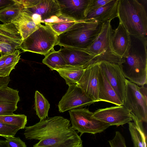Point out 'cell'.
Wrapping results in <instances>:
<instances>
[{
    "mask_svg": "<svg viewBox=\"0 0 147 147\" xmlns=\"http://www.w3.org/2000/svg\"><path fill=\"white\" fill-rule=\"evenodd\" d=\"M24 134L28 140H38L33 147H82V141L70 121L55 116L26 126Z\"/></svg>",
    "mask_w": 147,
    "mask_h": 147,
    "instance_id": "1",
    "label": "cell"
},
{
    "mask_svg": "<svg viewBox=\"0 0 147 147\" xmlns=\"http://www.w3.org/2000/svg\"><path fill=\"white\" fill-rule=\"evenodd\" d=\"M131 37L128 56L123 58L124 61L119 66L125 78L137 85L144 86L147 83V38Z\"/></svg>",
    "mask_w": 147,
    "mask_h": 147,
    "instance_id": "2",
    "label": "cell"
},
{
    "mask_svg": "<svg viewBox=\"0 0 147 147\" xmlns=\"http://www.w3.org/2000/svg\"><path fill=\"white\" fill-rule=\"evenodd\" d=\"M103 24L93 19L76 22L58 36L57 45L83 49L91 45L98 35Z\"/></svg>",
    "mask_w": 147,
    "mask_h": 147,
    "instance_id": "3",
    "label": "cell"
},
{
    "mask_svg": "<svg viewBox=\"0 0 147 147\" xmlns=\"http://www.w3.org/2000/svg\"><path fill=\"white\" fill-rule=\"evenodd\" d=\"M117 17L131 36L147 38L146 11L138 1L119 0Z\"/></svg>",
    "mask_w": 147,
    "mask_h": 147,
    "instance_id": "4",
    "label": "cell"
},
{
    "mask_svg": "<svg viewBox=\"0 0 147 147\" xmlns=\"http://www.w3.org/2000/svg\"><path fill=\"white\" fill-rule=\"evenodd\" d=\"M113 30L111 22L103 24L100 32L93 43L82 49L94 57L88 63V66L103 61L119 65L124 62L123 58L117 55L112 47L111 39Z\"/></svg>",
    "mask_w": 147,
    "mask_h": 147,
    "instance_id": "5",
    "label": "cell"
},
{
    "mask_svg": "<svg viewBox=\"0 0 147 147\" xmlns=\"http://www.w3.org/2000/svg\"><path fill=\"white\" fill-rule=\"evenodd\" d=\"M58 36L48 25H41L35 31L23 40L19 49L45 56L57 45Z\"/></svg>",
    "mask_w": 147,
    "mask_h": 147,
    "instance_id": "6",
    "label": "cell"
},
{
    "mask_svg": "<svg viewBox=\"0 0 147 147\" xmlns=\"http://www.w3.org/2000/svg\"><path fill=\"white\" fill-rule=\"evenodd\" d=\"M71 126L80 133L95 134L100 133L110 125L93 117V112L88 109L81 108L74 109L69 111Z\"/></svg>",
    "mask_w": 147,
    "mask_h": 147,
    "instance_id": "7",
    "label": "cell"
},
{
    "mask_svg": "<svg viewBox=\"0 0 147 147\" xmlns=\"http://www.w3.org/2000/svg\"><path fill=\"white\" fill-rule=\"evenodd\" d=\"M125 97L123 104L130 112L132 118L140 122L147 121V97L141 92L139 87L126 79Z\"/></svg>",
    "mask_w": 147,
    "mask_h": 147,
    "instance_id": "8",
    "label": "cell"
},
{
    "mask_svg": "<svg viewBox=\"0 0 147 147\" xmlns=\"http://www.w3.org/2000/svg\"><path fill=\"white\" fill-rule=\"evenodd\" d=\"M22 11L37 24L45 25L57 21L60 16L57 0H40L35 5L24 8Z\"/></svg>",
    "mask_w": 147,
    "mask_h": 147,
    "instance_id": "9",
    "label": "cell"
},
{
    "mask_svg": "<svg viewBox=\"0 0 147 147\" xmlns=\"http://www.w3.org/2000/svg\"><path fill=\"white\" fill-rule=\"evenodd\" d=\"M96 102L89 98L77 84L69 85L68 88L58 105L59 111L63 113L83 108Z\"/></svg>",
    "mask_w": 147,
    "mask_h": 147,
    "instance_id": "10",
    "label": "cell"
},
{
    "mask_svg": "<svg viewBox=\"0 0 147 147\" xmlns=\"http://www.w3.org/2000/svg\"><path fill=\"white\" fill-rule=\"evenodd\" d=\"M23 40L17 26L13 23L0 24L1 56L12 53L19 49Z\"/></svg>",
    "mask_w": 147,
    "mask_h": 147,
    "instance_id": "11",
    "label": "cell"
},
{
    "mask_svg": "<svg viewBox=\"0 0 147 147\" xmlns=\"http://www.w3.org/2000/svg\"><path fill=\"white\" fill-rule=\"evenodd\" d=\"M92 116L110 126L122 125L132 120L130 111L123 105L98 109Z\"/></svg>",
    "mask_w": 147,
    "mask_h": 147,
    "instance_id": "12",
    "label": "cell"
},
{
    "mask_svg": "<svg viewBox=\"0 0 147 147\" xmlns=\"http://www.w3.org/2000/svg\"><path fill=\"white\" fill-rule=\"evenodd\" d=\"M99 65L123 105L125 97L126 79L119 65L104 61L99 63Z\"/></svg>",
    "mask_w": 147,
    "mask_h": 147,
    "instance_id": "13",
    "label": "cell"
},
{
    "mask_svg": "<svg viewBox=\"0 0 147 147\" xmlns=\"http://www.w3.org/2000/svg\"><path fill=\"white\" fill-rule=\"evenodd\" d=\"M99 68V63L89 65L84 69L77 84L89 98L96 102H98Z\"/></svg>",
    "mask_w": 147,
    "mask_h": 147,
    "instance_id": "14",
    "label": "cell"
},
{
    "mask_svg": "<svg viewBox=\"0 0 147 147\" xmlns=\"http://www.w3.org/2000/svg\"><path fill=\"white\" fill-rule=\"evenodd\" d=\"M60 15L80 22L84 20L89 0H57Z\"/></svg>",
    "mask_w": 147,
    "mask_h": 147,
    "instance_id": "15",
    "label": "cell"
},
{
    "mask_svg": "<svg viewBox=\"0 0 147 147\" xmlns=\"http://www.w3.org/2000/svg\"><path fill=\"white\" fill-rule=\"evenodd\" d=\"M111 42L113 50L117 55L122 58L128 56L131 44V36L120 22L117 28L113 30Z\"/></svg>",
    "mask_w": 147,
    "mask_h": 147,
    "instance_id": "16",
    "label": "cell"
},
{
    "mask_svg": "<svg viewBox=\"0 0 147 147\" xmlns=\"http://www.w3.org/2000/svg\"><path fill=\"white\" fill-rule=\"evenodd\" d=\"M64 59L67 65L83 67L84 69L88 64L94 57L83 50L63 47L58 51Z\"/></svg>",
    "mask_w": 147,
    "mask_h": 147,
    "instance_id": "17",
    "label": "cell"
},
{
    "mask_svg": "<svg viewBox=\"0 0 147 147\" xmlns=\"http://www.w3.org/2000/svg\"><path fill=\"white\" fill-rule=\"evenodd\" d=\"M19 91L7 86L0 89V115H13L20 100Z\"/></svg>",
    "mask_w": 147,
    "mask_h": 147,
    "instance_id": "18",
    "label": "cell"
},
{
    "mask_svg": "<svg viewBox=\"0 0 147 147\" xmlns=\"http://www.w3.org/2000/svg\"><path fill=\"white\" fill-rule=\"evenodd\" d=\"M119 0H111L97 9L90 12L85 16V20L93 19L103 24L118 17Z\"/></svg>",
    "mask_w": 147,
    "mask_h": 147,
    "instance_id": "19",
    "label": "cell"
},
{
    "mask_svg": "<svg viewBox=\"0 0 147 147\" xmlns=\"http://www.w3.org/2000/svg\"><path fill=\"white\" fill-rule=\"evenodd\" d=\"M98 80V102L103 101L111 103L117 106L122 105V103L99 66Z\"/></svg>",
    "mask_w": 147,
    "mask_h": 147,
    "instance_id": "20",
    "label": "cell"
},
{
    "mask_svg": "<svg viewBox=\"0 0 147 147\" xmlns=\"http://www.w3.org/2000/svg\"><path fill=\"white\" fill-rule=\"evenodd\" d=\"M11 23L17 26L23 40L36 30L42 25L36 24L22 10L19 16Z\"/></svg>",
    "mask_w": 147,
    "mask_h": 147,
    "instance_id": "21",
    "label": "cell"
},
{
    "mask_svg": "<svg viewBox=\"0 0 147 147\" xmlns=\"http://www.w3.org/2000/svg\"><path fill=\"white\" fill-rule=\"evenodd\" d=\"M83 67L65 65L55 69L65 80L68 86L76 84L80 79L84 70Z\"/></svg>",
    "mask_w": 147,
    "mask_h": 147,
    "instance_id": "22",
    "label": "cell"
},
{
    "mask_svg": "<svg viewBox=\"0 0 147 147\" xmlns=\"http://www.w3.org/2000/svg\"><path fill=\"white\" fill-rule=\"evenodd\" d=\"M134 122L130 121L129 129L133 142L134 147H146V137L142 123L133 119Z\"/></svg>",
    "mask_w": 147,
    "mask_h": 147,
    "instance_id": "23",
    "label": "cell"
},
{
    "mask_svg": "<svg viewBox=\"0 0 147 147\" xmlns=\"http://www.w3.org/2000/svg\"><path fill=\"white\" fill-rule=\"evenodd\" d=\"M15 3L0 9V21L6 24L10 23L19 15L24 8L23 5L14 0Z\"/></svg>",
    "mask_w": 147,
    "mask_h": 147,
    "instance_id": "24",
    "label": "cell"
},
{
    "mask_svg": "<svg viewBox=\"0 0 147 147\" xmlns=\"http://www.w3.org/2000/svg\"><path fill=\"white\" fill-rule=\"evenodd\" d=\"M34 109L40 120L48 117L50 104L44 96L37 90L35 91Z\"/></svg>",
    "mask_w": 147,
    "mask_h": 147,
    "instance_id": "25",
    "label": "cell"
},
{
    "mask_svg": "<svg viewBox=\"0 0 147 147\" xmlns=\"http://www.w3.org/2000/svg\"><path fill=\"white\" fill-rule=\"evenodd\" d=\"M42 62L52 70L66 65L62 56L58 51H55L54 49L45 56Z\"/></svg>",
    "mask_w": 147,
    "mask_h": 147,
    "instance_id": "26",
    "label": "cell"
},
{
    "mask_svg": "<svg viewBox=\"0 0 147 147\" xmlns=\"http://www.w3.org/2000/svg\"><path fill=\"white\" fill-rule=\"evenodd\" d=\"M76 22L60 15L56 21L45 25L49 26L58 36L69 29Z\"/></svg>",
    "mask_w": 147,
    "mask_h": 147,
    "instance_id": "27",
    "label": "cell"
},
{
    "mask_svg": "<svg viewBox=\"0 0 147 147\" xmlns=\"http://www.w3.org/2000/svg\"><path fill=\"white\" fill-rule=\"evenodd\" d=\"M27 116L23 114H15L13 115H0V123L15 126L21 129H24L27 123Z\"/></svg>",
    "mask_w": 147,
    "mask_h": 147,
    "instance_id": "28",
    "label": "cell"
},
{
    "mask_svg": "<svg viewBox=\"0 0 147 147\" xmlns=\"http://www.w3.org/2000/svg\"><path fill=\"white\" fill-rule=\"evenodd\" d=\"M21 52L20 50H16L13 53L7 55L4 64V73L5 77L9 76L11 71L20 59Z\"/></svg>",
    "mask_w": 147,
    "mask_h": 147,
    "instance_id": "29",
    "label": "cell"
},
{
    "mask_svg": "<svg viewBox=\"0 0 147 147\" xmlns=\"http://www.w3.org/2000/svg\"><path fill=\"white\" fill-rule=\"evenodd\" d=\"M21 129L19 127L0 123V136L5 138L14 136Z\"/></svg>",
    "mask_w": 147,
    "mask_h": 147,
    "instance_id": "30",
    "label": "cell"
},
{
    "mask_svg": "<svg viewBox=\"0 0 147 147\" xmlns=\"http://www.w3.org/2000/svg\"><path fill=\"white\" fill-rule=\"evenodd\" d=\"M108 142L111 147H126L125 138L118 131H116L115 137Z\"/></svg>",
    "mask_w": 147,
    "mask_h": 147,
    "instance_id": "31",
    "label": "cell"
},
{
    "mask_svg": "<svg viewBox=\"0 0 147 147\" xmlns=\"http://www.w3.org/2000/svg\"><path fill=\"white\" fill-rule=\"evenodd\" d=\"M111 0H89L85 13V16L88 13L94 11L105 5Z\"/></svg>",
    "mask_w": 147,
    "mask_h": 147,
    "instance_id": "32",
    "label": "cell"
},
{
    "mask_svg": "<svg viewBox=\"0 0 147 147\" xmlns=\"http://www.w3.org/2000/svg\"><path fill=\"white\" fill-rule=\"evenodd\" d=\"M5 139V142L8 147H27L25 143L19 137L10 136Z\"/></svg>",
    "mask_w": 147,
    "mask_h": 147,
    "instance_id": "33",
    "label": "cell"
},
{
    "mask_svg": "<svg viewBox=\"0 0 147 147\" xmlns=\"http://www.w3.org/2000/svg\"><path fill=\"white\" fill-rule=\"evenodd\" d=\"M6 55L1 56L0 57V77H5L4 64L6 57Z\"/></svg>",
    "mask_w": 147,
    "mask_h": 147,
    "instance_id": "34",
    "label": "cell"
},
{
    "mask_svg": "<svg viewBox=\"0 0 147 147\" xmlns=\"http://www.w3.org/2000/svg\"><path fill=\"white\" fill-rule=\"evenodd\" d=\"M10 80L9 76L0 77V89L7 86Z\"/></svg>",
    "mask_w": 147,
    "mask_h": 147,
    "instance_id": "35",
    "label": "cell"
},
{
    "mask_svg": "<svg viewBox=\"0 0 147 147\" xmlns=\"http://www.w3.org/2000/svg\"><path fill=\"white\" fill-rule=\"evenodd\" d=\"M15 3L14 0H0V9Z\"/></svg>",
    "mask_w": 147,
    "mask_h": 147,
    "instance_id": "36",
    "label": "cell"
},
{
    "mask_svg": "<svg viewBox=\"0 0 147 147\" xmlns=\"http://www.w3.org/2000/svg\"><path fill=\"white\" fill-rule=\"evenodd\" d=\"M0 147H8L5 140H0Z\"/></svg>",
    "mask_w": 147,
    "mask_h": 147,
    "instance_id": "37",
    "label": "cell"
}]
</instances>
